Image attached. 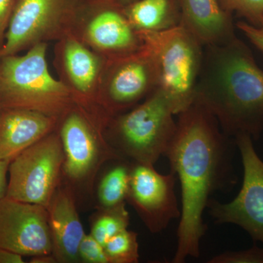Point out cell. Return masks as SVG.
Segmentation results:
<instances>
[{"label":"cell","mask_w":263,"mask_h":263,"mask_svg":"<svg viewBox=\"0 0 263 263\" xmlns=\"http://www.w3.org/2000/svg\"><path fill=\"white\" fill-rule=\"evenodd\" d=\"M177 129L165 157L179 179L181 209L173 262L198 257L207 231L204 211L213 193L236 182L232 160L235 138L221 131L214 116L193 102L179 114Z\"/></svg>","instance_id":"obj_1"},{"label":"cell","mask_w":263,"mask_h":263,"mask_svg":"<svg viewBox=\"0 0 263 263\" xmlns=\"http://www.w3.org/2000/svg\"><path fill=\"white\" fill-rule=\"evenodd\" d=\"M193 102L214 116L227 136L258 139L263 130V70L247 44L237 38L204 47Z\"/></svg>","instance_id":"obj_2"},{"label":"cell","mask_w":263,"mask_h":263,"mask_svg":"<svg viewBox=\"0 0 263 263\" xmlns=\"http://www.w3.org/2000/svg\"><path fill=\"white\" fill-rule=\"evenodd\" d=\"M47 48L41 43L23 56L0 57L2 108L34 110L60 121L75 105L70 90L50 73Z\"/></svg>","instance_id":"obj_3"},{"label":"cell","mask_w":263,"mask_h":263,"mask_svg":"<svg viewBox=\"0 0 263 263\" xmlns=\"http://www.w3.org/2000/svg\"><path fill=\"white\" fill-rule=\"evenodd\" d=\"M176 109L159 88L127 111L114 116L105 128L107 141L122 158L154 165L174 139Z\"/></svg>","instance_id":"obj_4"},{"label":"cell","mask_w":263,"mask_h":263,"mask_svg":"<svg viewBox=\"0 0 263 263\" xmlns=\"http://www.w3.org/2000/svg\"><path fill=\"white\" fill-rule=\"evenodd\" d=\"M110 119L76 103L59 121L57 129L65 155L62 174L71 184L91 188L103 164L124 159L105 138Z\"/></svg>","instance_id":"obj_5"},{"label":"cell","mask_w":263,"mask_h":263,"mask_svg":"<svg viewBox=\"0 0 263 263\" xmlns=\"http://www.w3.org/2000/svg\"><path fill=\"white\" fill-rule=\"evenodd\" d=\"M138 33L155 56L158 88L179 115L193 103L203 62L204 46L181 26L162 32Z\"/></svg>","instance_id":"obj_6"},{"label":"cell","mask_w":263,"mask_h":263,"mask_svg":"<svg viewBox=\"0 0 263 263\" xmlns=\"http://www.w3.org/2000/svg\"><path fill=\"white\" fill-rule=\"evenodd\" d=\"M84 0H16L0 57L71 34Z\"/></svg>","instance_id":"obj_7"},{"label":"cell","mask_w":263,"mask_h":263,"mask_svg":"<svg viewBox=\"0 0 263 263\" xmlns=\"http://www.w3.org/2000/svg\"><path fill=\"white\" fill-rule=\"evenodd\" d=\"M65 161L57 129L10 162L6 197L46 208L61 183Z\"/></svg>","instance_id":"obj_8"},{"label":"cell","mask_w":263,"mask_h":263,"mask_svg":"<svg viewBox=\"0 0 263 263\" xmlns=\"http://www.w3.org/2000/svg\"><path fill=\"white\" fill-rule=\"evenodd\" d=\"M71 34L108 60L130 54L143 46L124 6L114 0H84Z\"/></svg>","instance_id":"obj_9"},{"label":"cell","mask_w":263,"mask_h":263,"mask_svg":"<svg viewBox=\"0 0 263 263\" xmlns=\"http://www.w3.org/2000/svg\"><path fill=\"white\" fill-rule=\"evenodd\" d=\"M158 86L157 62L143 43L134 53L108 60L100 86V106L113 117L141 103Z\"/></svg>","instance_id":"obj_10"},{"label":"cell","mask_w":263,"mask_h":263,"mask_svg":"<svg viewBox=\"0 0 263 263\" xmlns=\"http://www.w3.org/2000/svg\"><path fill=\"white\" fill-rule=\"evenodd\" d=\"M243 167L239 193L232 201L222 203L210 199L209 214L217 224H233L249 233L254 241L263 245V161L248 134L235 137Z\"/></svg>","instance_id":"obj_11"},{"label":"cell","mask_w":263,"mask_h":263,"mask_svg":"<svg viewBox=\"0 0 263 263\" xmlns=\"http://www.w3.org/2000/svg\"><path fill=\"white\" fill-rule=\"evenodd\" d=\"M108 62L106 57L93 51L72 34L55 45L53 65L59 80L70 90L76 103L105 114L99 100Z\"/></svg>","instance_id":"obj_12"},{"label":"cell","mask_w":263,"mask_h":263,"mask_svg":"<svg viewBox=\"0 0 263 263\" xmlns=\"http://www.w3.org/2000/svg\"><path fill=\"white\" fill-rule=\"evenodd\" d=\"M176 175H163L152 164L133 162L127 201L151 233H157L181 216L175 193Z\"/></svg>","instance_id":"obj_13"},{"label":"cell","mask_w":263,"mask_h":263,"mask_svg":"<svg viewBox=\"0 0 263 263\" xmlns=\"http://www.w3.org/2000/svg\"><path fill=\"white\" fill-rule=\"evenodd\" d=\"M0 249L33 257L51 255L47 209L6 196L0 198Z\"/></svg>","instance_id":"obj_14"},{"label":"cell","mask_w":263,"mask_h":263,"mask_svg":"<svg viewBox=\"0 0 263 263\" xmlns=\"http://www.w3.org/2000/svg\"><path fill=\"white\" fill-rule=\"evenodd\" d=\"M51 230L52 255L57 262H80L79 248L85 233L72 186L60 183L46 208Z\"/></svg>","instance_id":"obj_15"},{"label":"cell","mask_w":263,"mask_h":263,"mask_svg":"<svg viewBox=\"0 0 263 263\" xmlns=\"http://www.w3.org/2000/svg\"><path fill=\"white\" fill-rule=\"evenodd\" d=\"M180 26L191 33L202 46H222L237 39L233 13L219 0H179Z\"/></svg>","instance_id":"obj_16"},{"label":"cell","mask_w":263,"mask_h":263,"mask_svg":"<svg viewBox=\"0 0 263 263\" xmlns=\"http://www.w3.org/2000/svg\"><path fill=\"white\" fill-rule=\"evenodd\" d=\"M59 120L26 109L0 112V160L12 161L28 147L57 129Z\"/></svg>","instance_id":"obj_17"},{"label":"cell","mask_w":263,"mask_h":263,"mask_svg":"<svg viewBox=\"0 0 263 263\" xmlns=\"http://www.w3.org/2000/svg\"><path fill=\"white\" fill-rule=\"evenodd\" d=\"M124 11L136 32H162L181 24L179 0H136Z\"/></svg>","instance_id":"obj_18"},{"label":"cell","mask_w":263,"mask_h":263,"mask_svg":"<svg viewBox=\"0 0 263 263\" xmlns=\"http://www.w3.org/2000/svg\"><path fill=\"white\" fill-rule=\"evenodd\" d=\"M124 160L109 169L100 181L98 190L100 209L119 206L127 200L132 164Z\"/></svg>","instance_id":"obj_19"},{"label":"cell","mask_w":263,"mask_h":263,"mask_svg":"<svg viewBox=\"0 0 263 263\" xmlns=\"http://www.w3.org/2000/svg\"><path fill=\"white\" fill-rule=\"evenodd\" d=\"M129 215L125 203L108 209H100L91 224L90 234L103 246L110 238L127 229Z\"/></svg>","instance_id":"obj_20"},{"label":"cell","mask_w":263,"mask_h":263,"mask_svg":"<svg viewBox=\"0 0 263 263\" xmlns=\"http://www.w3.org/2000/svg\"><path fill=\"white\" fill-rule=\"evenodd\" d=\"M109 263L139 262L138 234L128 229L110 238L104 245Z\"/></svg>","instance_id":"obj_21"},{"label":"cell","mask_w":263,"mask_h":263,"mask_svg":"<svg viewBox=\"0 0 263 263\" xmlns=\"http://www.w3.org/2000/svg\"><path fill=\"white\" fill-rule=\"evenodd\" d=\"M227 11L236 13L247 23L259 28L263 22V0H219Z\"/></svg>","instance_id":"obj_22"},{"label":"cell","mask_w":263,"mask_h":263,"mask_svg":"<svg viewBox=\"0 0 263 263\" xmlns=\"http://www.w3.org/2000/svg\"><path fill=\"white\" fill-rule=\"evenodd\" d=\"M80 262L85 263H109L105 249L91 234H86L79 248Z\"/></svg>","instance_id":"obj_23"},{"label":"cell","mask_w":263,"mask_h":263,"mask_svg":"<svg viewBox=\"0 0 263 263\" xmlns=\"http://www.w3.org/2000/svg\"><path fill=\"white\" fill-rule=\"evenodd\" d=\"M209 263H263V249L254 246L238 252H226L212 257Z\"/></svg>","instance_id":"obj_24"},{"label":"cell","mask_w":263,"mask_h":263,"mask_svg":"<svg viewBox=\"0 0 263 263\" xmlns=\"http://www.w3.org/2000/svg\"><path fill=\"white\" fill-rule=\"evenodd\" d=\"M16 0H0V49L5 42V34Z\"/></svg>","instance_id":"obj_25"},{"label":"cell","mask_w":263,"mask_h":263,"mask_svg":"<svg viewBox=\"0 0 263 263\" xmlns=\"http://www.w3.org/2000/svg\"><path fill=\"white\" fill-rule=\"evenodd\" d=\"M235 26L242 32L245 33L252 44L263 52V32L260 29L253 27L247 22H238Z\"/></svg>","instance_id":"obj_26"},{"label":"cell","mask_w":263,"mask_h":263,"mask_svg":"<svg viewBox=\"0 0 263 263\" xmlns=\"http://www.w3.org/2000/svg\"><path fill=\"white\" fill-rule=\"evenodd\" d=\"M11 161L0 160V198L6 196L8 189V168Z\"/></svg>","instance_id":"obj_27"},{"label":"cell","mask_w":263,"mask_h":263,"mask_svg":"<svg viewBox=\"0 0 263 263\" xmlns=\"http://www.w3.org/2000/svg\"><path fill=\"white\" fill-rule=\"evenodd\" d=\"M23 262V256L8 249H0V263Z\"/></svg>","instance_id":"obj_28"},{"label":"cell","mask_w":263,"mask_h":263,"mask_svg":"<svg viewBox=\"0 0 263 263\" xmlns=\"http://www.w3.org/2000/svg\"><path fill=\"white\" fill-rule=\"evenodd\" d=\"M114 1L123 5V6H126V5L130 4L133 2L136 1V0H114Z\"/></svg>","instance_id":"obj_29"},{"label":"cell","mask_w":263,"mask_h":263,"mask_svg":"<svg viewBox=\"0 0 263 263\" xmlns=\"http://www.w3.org/2000/svg\"><path fill=\"white\" fill-rule=\"evenodd\" d=\"M259 29H260V30L262 31V32H263V22L262 24H261L260 27H259Z\"/></svg>","instance_id":"obj_30"},{"label":"cell","mask_w":263,"mask_h":263,"mask_svg":"<svg viewBox=\"0 0 263 263\" xmlns=\"http://www.w3.org/2000/svg\"><path fill=\"white\" fill-rule=\"evenodd\" d=\"M2 105H1V103H0V112H1V110H2Z\"/></svg>","instance_id":"obj_31"}]
</instances>
